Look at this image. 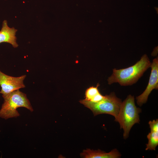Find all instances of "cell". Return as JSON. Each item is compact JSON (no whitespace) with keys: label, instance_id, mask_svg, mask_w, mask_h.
<instances>
[{"label":"cell","instance_id":"obj_2","mask_svg":"<svg viewBox=\"0 0 158 158\" xmlns=\"http://www.w3.org/2000/svg\"><path fill=\"white\" fill-rule=\"evenodd\" d=\"M134 96L128 95L122 102L117 118L115 121L120 124V128L123 130L124 138H127L130 129L136 123H139L140 120L139 114L141 109L137 107L135 103Z\"/></svg>","mask_w":158,"mask_h":158},{"label":"cell","instance_id":"obj_5","mask_svg":"<svg viewBox=\"0 0 158 158\" xmlns=\"http://www.w3.org/2000/svg\"><path fill=\"white\" fill-rule=\"evenodd\" d=\"M26 77L23 75L18 77L7 75L0 70V86L1 89L0 93L2 96L6 95L10 93L22 88H24L23 81Z\"/></svg>","mask_w":158,"mask_h":158},{"label":"cell","instance_id":"obj_9","mask_svg":"<svg viewBox=\"0 0 158 158\" xmlns=\"http://www.w3.org/2000/svg\"><path fill=\"white\" fill-rule=\"evenodd\" d=\"M148 140L145 150H154L158 145V131L150 130L147 136Z\"/></svg>","mask_w":158,"mask_h":158},{"label":"cell","instance_id":"obj_11","mask_svg":"<svg viewBox=\"0 0 158 158\" xmlns=\"http://www.w3.org/2000/svg\"><path fill=\"white\" fill-rule=\"evenodd\" d=\"M150 130L158 131V120H153L150 121L149 122Z\"/></svg>","mask_w":158,"mask_h":158},{"label":"cell","instance_id":"obj_4","mask_svg":"<svg viewBox=\"0 0 158 158\" xmlns=\"http://www.w3.org/2000/svg\"><path fill=\"white\" fill-rule=\"evenodd\" d=\"M80 102L90 109L94 116L99 114H108L114 117L116 119L118 115L122 102L114 93L104 96L101 101L93 102L85 99L81 100Z\"/></svg>","mask_w":158,"mask_h":158},{"label":"cell","instance_id":"obj_1","mask_svg":"<svg viewBox=\"0 0 158 158\" xmlns=\"http://www.w3.org/2000/svg\"><path fill=\"white\" fill-rule=\"evenodd\" d=\"M151 64L147 56L145 54L132 66L123 69H114L111 75L107 79L108 84L117 83L121 86L131 85L138 81L150 67Z\"/></svg>","mask_w":158,"mask_h":158},{"label":"cell","instance_id":"obj_6","mask_svg":"<svg viewBox=\"0 0 158 158\" xmlns=\"http://www.w3.org/2000/svg\"><path fill=\"white\" fill-rule=\"evenodd\" d=\"M150 67L151 73L147 87L143 93L136 97L137 103L140 106L145 103L148 96L154 89H158V59H154Z\"/></svg>","mask_w":158,"mask_h":158},{"label":"cell","instance_id":"obj_10","mask_svg":"<svg viewBox=\"0 0 158 158\" xmlns=\"http://www.w3.org/2000/svg\"><path fill=\"white\" fill-rule=\"evenodd\" d=\"M99 84L98 83L96 87L92 86L87 88L85 93V100L90 101L97 95L100 93L98 87Z\"/></svg>","mask_w":158,"mask_h":158},{"label":"cell","instance_id":"obj_7","mask_svg":"<svg viewBox=\"0 0 158 158\" xmlns=\"http://www.w3.org/2000/svg\"><path fill=\"white\" fill-rule=\"evenodd\" d=\"M17 31L14 27H9L7 20H4L0 31V43L7 42L11 44L14 48L18 47V44L16 42L17 38L16 36Z\"/></svg>","mask_w":158,"mask_h":158},{"label":"cell","instance_id":"obj_8","mask_svg":"<svg viewBox=\"0 0 158 158\" xmlns=\"http://www.w3.org/2000/svg\"><path fill=\"white\" fill-rule=\"evenodd\" d=\"M80 155L84 158H118L120 157L121 155L116 149L107 153L99 150H94L87 149L84 150Z\"/></svg>","mask_w":158,"mask_h":158},{"label":"cell","instance_id":"obj_12","mask_svg":"<svg viewBox=\"0 0 158 158\" xmlns=\"http://www.w3.org/2000/svg\"><path fill=\"white\" fill-rule=\"evenodd\" d=\"M104 97V96L102 95L100 92L95 95L90 101L93 102H97L102 100Z\"/></svg>","mask_w":158,"mask_h":158},{"label":"cell","instance_id":"obj_3","mask_svg":"<svg viewBox=\"0 0 158 158\" xmlns=\"http://www.w3.org/2000/svg\"><path fill=\"white\" fill-rule=\"evenodd\" d=\"M4 103L0 110V117L5 119L19 116L17 109L25 108L32 111L33 109L26 95L18 90L2 96Z\"/></svg>","mask_w":158,"mask_h":158}]
</instances>
